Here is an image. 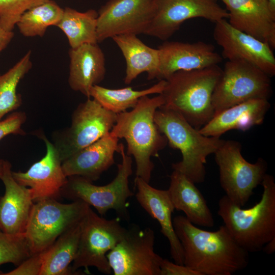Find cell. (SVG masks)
I'll return each instance as SVG.
<instances>
[{"label":"cell","mask_w":275,"mask_h":275,"mask_svg":"<svg viewBox=\"0 0 275 275\" xmlns=\"http://www.w3.org/2000/svg\"><path fill=\"white\" fill-rule=\"evenodd\" d=\"M270 77L247 62L228 61L212 95L214 116L251 99L268 100L272 93Z\"/></svg>","instance_id":"obj_8"},{"label":"cell","mask_w":275,"mask_h":275,"mask_svg":"<svg viewBox=\"0 0 275 275\" xmlns=\"http://www.w3.org/2000/svg\"><path fill=\"white\" fill-rule=\"evenodd\" d=\"M80 222L63 233L45 250L40 275L74 274L71 264L78 251Z\"/></svg>","instance_id":"obj_26"},{"label":"cell","mask_w":275,"mask_h":275,"mask_svg":"<svg viewBox=\"0 0 275 275\" xmlns=\"http://www.w3.org/2000/svg\"><path fill=\"white\" fill-rule=\"evenodd\" d=\"M46 153L25 172H12L14 179L21 185L29 187L34 202L45 199H57L68 181L62 161L53 144L44 139Z\"/></svg>","instance_id":"obj_16"},{"label":"cell","mask_w":275,"mask_h":275,"mask_svg":"<svg viewBox=\"0 0 275 275\" xmlns=\"http://www.w3.org/2000/svg\"><path fill=\"white\" fill-rule=\"evenodd\" d=\"M241 145L234 140H225L214 154L218 167L219 182L226 196L240 207L244 206L261 184L267 170L262 158L254 163L247 161L241 154Z\"/></svg>","instance_id":"obj_9"},{"label":"cell","mask_w":275,"mask_h":275,"mask_svg":"<svg viewBox=\"0 0 275 275\" xmlns=\"http://www.w3.org/2000/svg\"><path fill=\"white\" fill-rule=\"evenodd\" d=\"M4 161V160L2 159H0V175L2 170Z\"/></svg>","instance_id":"obj_39"},{"label":"cell","mask_w":275,"mask_h":275,"mask_svg":"<svg viewBox=\"0 0 275 275\" xmlns=\"http://www.w3.org/2000/svg\"><path fill=\"white\" fill-rule=\"evenodd\" d=\"M0 179L5 194L0 198V230L8 234L24 233L34 204L29 188L13 178L11 163L4 160Z\"/></svg>","instance_id":"obj_19"},{"label":"cell","mask_w":275,"mask_h":275,"mask_svg":"<svg viewBox=\"0 0 275 275\" xmlns=\"http://www.w3.org/2000/svg\"><path fill=\"white\" fill-rule=\"evenodd\" d=\"M135 197L142 208L160 226V231L169 241L170 254L175 263L184 265L183 250L175 232L172 213L175 208L168 190L154 188L140 177H135Z\"/></svg>","instance_id":"obj_20"},{"label":"cell","mask_w":275,"mask_h":275,"mask_svg":"<svg viewBox=\"0 0 275 275\" xmlns=\"http://www.w3.org/2000/svg\"><path fill=\"white\" fill-rule=\"evenodd\" d=\"M157 49L159 60L155 78L159 80H166L178 71L218 65L223 60L213 45L202 41L191 43L166 41Z\"/></svg>","instance_id":"obj_17"},{"label":"cell","mask_w":275,"mask_h":275,"mask_svg":"<svg viewBox=\"0 0 275 275\" xmlns=\"http://www.w3.org/2000/svg\"><path fill=\"white\" fill-rule=\"evenodd\" d=\"M14 36L13 31L5 30L0 25V53L7 47Z\"/></svg>","instance_id":"obj_36"},{"label":"cell","mask_w":275,"mask_h":275,"mask_svg":"<svg viewBox=\"0 0 275 275\" xmlns=\"http://www.w3.org/2000/svg\"><path fill=\"white\" fill-rule=\"evenodd\" d=\"M31 255L24 233L13 235L0 230V267L8 263L17 266Z\"/></svg>","instance_id":"obj_31"},{"label":"cell","mask_w":275,"mask_h":275,"mask_svg":"<svg viewBox=\"0 0 275 275\" xmlns=\"http://www.w3.org/2000/svg\"><path fill=\"white\" fill-rule=\"evenodd\" d=\"M47 0H0V25L13 31L21 16L28 10Z\"/></svg>","instance_id":"obj_32"},{"label":"cell","mask_w":275,"mask_h":275,"mask_svg":"<svg viewBox=\"0 0 275 275\" xmlns=\"http://www.w3.org/2000/svg\"><path fill=\"white\" fill-rule=\"evenodd\" d=\"M228 17L216 0H153L152 16L144 34L166 40L187 20L203 18L215 22Z\"/></svg>","instance_id":"obj_13"},{"label":"cell","mask_w":275,"mask_h":275,"mask_svg":"<svg viewBox=\"0 0 275 275\" xmlns=\"http://www.w3.org/2000/svg\"><path fill=\"white\" fill-rule=\"evenodd\" d=\"M63 12L55 2L47 0L25 11L16 25L24 37H43L48 27L57 26Z\"/></svg>","instance_id":"obj_29"},{"label":"cell","mask_w":275,"mask_h":275,"mask_svg":"<svg viewBox=\"0 0 275 275\" xmlns=\"http://www.w3.org/2000/svg\"><path fill=\"white\" fill-rule=\"evenodd\" d=\"M31 55L32 52L29 50L6 73L0 74V120L21 104V96L17 92V88L32 67Z\"/></svg>","instance_id":"obj_30"},{"label":"cell","mask_w":275,"mask_h":275,"mask_svg":"<svg viewBox=\"0 0 275 275\" xmlns=\"http://www.w3.org/2000/svg\"><path fill=\"white\" fill-rule=\"evenodd\" d=\"M26 118L24 113L19 112L13 113L5 119L0 120V141L9 134H24L21 127Z\"/></svg>","instance_id":"obj_34"},{"label":"cell","mask_w":275,"mask_h":275,"mask_svg":"<svg viewBox=\"0 0 275 275\" xmlns=\"http://www.w3.org/2000/svg\"><path fill=\"white\" fill-rule=\"evenodd\" d=\"M118 141L109 132L76 152L62 162L65 175L80 176L91 182L98 180L114 164L115 153L119 151Z\"/></svg>","instance_id":"obj_21"},{"label":"cell","mask_w":275,"mask_h":275,"mask_svg":"<svg viewBox=\"0 0 275 275\" xmlns=\"http://www.w3.org/2000/svg\"><path fill=\"white\" fill-rule=\"evenodd\" d=\"M222 73L218 65L174 73L166 79L163 105L199 130L214 117L212 95Z\"/></svg>","instance_id":"obj_4"},{"label":"cell","mask_w":275,"mask_h":275,"mask_svg":"<svg viewBox=\"0 0 275 275\" xmlns=\"http://www.w3.org/2000/svg\"><path fill=\"white\" fill-rule=\"evenodd\" d=\"M90 207L80 200L62 203L51 198L33 204L24 232L31 254L48 249L63 233L79 223Z\"/></svg>","instance_id":"obj_7"},{"label":"cell","mask_w":275,"mask_h":275,"mask_svg":"<svg viewBox=\"0 0 275 275\" xmlns=\"http://www.w3.org/2000/svg\"><path fill=\"white\" fill-rule=\"evenodd\" d=\"M118 153L122 156V161L118 165L116 176L110 183L98 186L80 176L68 177L61 196L73 201H82L92 206L101 215L113 209L122 218L128 219L127 200L133 195L129 186L132 160L131 156L125 153L122 143L119 144Z\"/></svg>","instance_id":"obj_6"},{"label":"cell","mask_w":275,"mask_h":275,"mask_svg":"<svg viewBox=\"0 0 275 275\" xmlns=\"http://www.w3.org/2000/svg\"><path fill=\"white\" fill-rule=\"evenodd\" d=\"M68 83L71 89L90 98L91 88L104 79L105 56L98 43L85 44L69 51Z\"/></svg>","instance_id":"obj_22"},{"label":"cell","mask_w":275,"mask_h":275,"mask_svg":"<svg viewBox=\"0 0 275 275\" xmlns=\"http://www.w3.org/2000/svg\"><path fill=\"white\" fill-rule=\"evenodd\" d=\"M117 115L93 98L80 103L72 115L70 127L53 144L62 161L110 132Z\"/></svg>","instance_id":"obj_11"},{"label":"cell","mask_w":275,"mask_h":275,"mask_svg":"<svg viewBox=\"0 0 275 275\" xmlns=\"http://www.w3.org/2000/svg\"><path fill=\"white\" fill-rule=\"evenodd\" d=\"M98 12L93 9L81 12L66 7L57 26L64 33L71 48L85 44L98 43Z\"/></svg>","instance_id":"obj_27"},{"label":"cell","mask_w":275,"mask_h":275,"mask_svg":"<svg viewBox=\"0 0 275 275\" xmlns=\"http://www.w3.org/2000/svg\"><path fill=\"white\" fill-rule=\"evenodd\" d=\"M44 252L31 255L17 267L1 275H40L43 264Z\"/></svg>","instance_id":"obj_33"},{"label":"cell","mask_w":275,"mask_h":275,"mask_svg":"<svg viewBox=\"0 0 275 275\" xmlns=\"http://www.w3.org/2000/svg\"><path fill=\"white\" fill-rule=\"evenodd\" d=\"M267 254H272L275 251V237L266 243L262 249Z\"/></svg>","instance_id":"obj_37"},{"label":"cell","mask_w":275,"mask_h":275,"mask_svg":"<svg viewBox=\"0 0 275 275\" xmlns=\"http://www.w3.org/2000/svg\"><path fill=\"white\" fill-rule=\"evenodd\" d=\"M154 119L160 132L167 138L170 146L181 153L182 160L172 163V169L195 184L203 183L206 176L207 157L214 154L225 140L201 134L180 114L163 105L156 110Z\"/></svg>","instance_id":"obj_5"},{"label":"cell","mask_w":275,"mask_h":275,"mask_svg":"<svg viewBox=\"0 0 275 275\" xmlns=\"http://www.w3.org/2000/svg\"><path fill=\"white\" fill-rule=\"evenodd\" d=\"M153 9V0H109L98 12V43L121 34H144Z\"/></svg>","instance_id":"obj_14"},{"label":"cell","mask_w":275,"mask_h":275,"mask_svg":"<svg viewBox=\"0 0 275 275\" xmlns=\"http://www.w3.org/2000/svg\"><path fill=\"white\" fill-rule=\"evenodd\" d=\"M80 224L78 248L71 266L72 271L76 274L78 269L84 267L89 273L88 268L93 266L103 273L111 274L106 254L123 238L127 229L121 225L119 218L106 219L91 207Z\"/></svg>","instance_id":"obj_10"},{"label":"cell","mask_w":275,"mask_h":275,"mask_svg":"<svg viewBox=\"0 0 275 275\" xmlns=\"http://www.w3.org/2000/svg\"><path fill=\"white\" fill-rule=\"evenodd\" d=\"M122 52L126 67L124 82L130 84L140 74L147 73V79L155 78L159 65L158 49L146 45L133 34H124L112 38Z\"/></svg>","instance_id":"obj_25"},{"label":"cell","mask_w":275,"mask_h":275,"mask_svg":"<svg viewBox=\"0 0 275 275\" xmlns=\"http://www.w3.org/2000/svg\"><path fill=\"white\" fill-rule=\"evenodd\" d=\"M164 104L162 94L141 97L129 111L117 114L110 133L127 143V154L132 155L136 164V177L149 183L154 164L151 158L157 157L167 146L168 140L156 124V110Z\"/></svg>","instance_id":"obj_2"},{"label":"cell","mask_w":275,"mask_h":275,"mask_svg":"<svg viewBox=\"0 0 275 275\" xmlns=\"http://www.w3.org/2000/svg\"><path fill=\"white\" fill-rule=\"evenodd\" d=\"M160 268V275H200L185 265L173 263L166 259H162Z\"/></svg>","instance_id":"obj_35"},{"label":"cell","mask_w":275,"mask_h":275,"mask_svg":"<svg viewBox=\"0 0 275 275\" xmlns=\"http://www.w3.org/2000/svg\"><path fill=\"white\" fill-rule=\"evenodd\" d=\"M229 14L228 22L236 29L275 48V15L266 0H221Z\"/></svg>","instance_id":"obj_18"},{"label":"cell","mask_w":275,"mask_h":275,"mask_svg":"<svg viewBox=\"0 0 275 275\" xmlns=\"http://www.w3.org/2000/svg\"><path fill=\"white\" fill-rule=\"evenodd\" d=\"M266 1L269 11L275 15V0H266Z\"/></svg>","instance_id":"obj_38"},{"label":"cell","mask_w":275,"mask_h":275,"mask_svg":"<svg viewBox=\"0 0 275 275\" xmlns=\"http://www.w3.org/2000/svg\"><path fill=\"white\" fill-rule=\"evenodd\" d=\"M270 107L267 99H251L222 111L198 130L204 135L214 137L231 130L245 131L262 124Z\"/></svg>","instance_id":"obj_23"},{"label":"cell","mask_w":275,"mask_h":275,"mask_svg":"<svg viewBox=\"0 0 275 275\" xmlns=\"http://www.w3.org/2000/svg\"><path fill=\"white\" fill-rule=\"evenodd\" d=\"M173 224L183 248L184 265L200 275H231L248 265L249 252L225 225L215 231H207L181 215L174 217Z\"/></svg>","instance_id":"obj_1"},{"label":"cell","mask_w":275,"mask_h":275,"mask_svg":"<svg viewBox=\"0 0 275 275\" xmlns=\"http://www.w3.org/2000/svg\"><path fill=\"white\" fill-rule=\"evenodd\" d=\"M155 233L150 228L127 229L106 254L114 275H160L162 258L154 251Z\"/></svg>","instance_id":"obj_12"},{"label":"cell","mask_w":275,"mask_h":275,"mask_svg":"<svg viewBox=\"0 0 275 275\" xmlns=\"http://www.w3.org/2000/svg\"><path fill=\"white\" fill-rule=\"evenodd\" d=\"M166 85V80H160L148 89L138 91L130 87L111 89L97 85L91 88L90 97H93L104 108L118 114L133 108L144 96L161 94Z\"/></svg>","instance_id":"obj_28"},{"label":"cell","mask_w":275,"mask_h":275,"mask_svg":"<svg viewBox=\"0 0 275 275\" xmlns=\"http://www.w3.org/2000/svg\"><path fill=\"white\" fill-rule=\"evenodd\" d=\"M213 37L222 48V58L228 61H244L269 77L275 75L273 49L266 43L236 29L226 19L215 22Z\"/></svg>","instance_id":"obj_15"},{"label":"cell","mask_w":275,"mask_h":275,"mask_svg":"<svg viewBox=\"0 0 275 275\" xmlns=\"http://www.w3.org/2000/svg\"><path fill=\"white\" fill-rule=\"evenodd\" d=\"M168 191L175 209L183 211L191 223L204 227L214 226L213 215L203 195L184 174L173 170Z\"/></svg>","instance_id":"obj_24"},{"label":"cell","mask_w":275,"mask_h":275,"mask_svg":"<svg viewBox=\"0 0 275 275\" xmlns=\"http://www.w3.org/2000/svg\"><path fill=\"white\" fill-rule=\"evenodd\" d=\"M260 201L243 209L226 195L218 201L217 213L237 243L248 252L260 251L275 237V182L273 176L266 174Z\"/></svg>","instance_id":"obj_3"}]
</instances>
